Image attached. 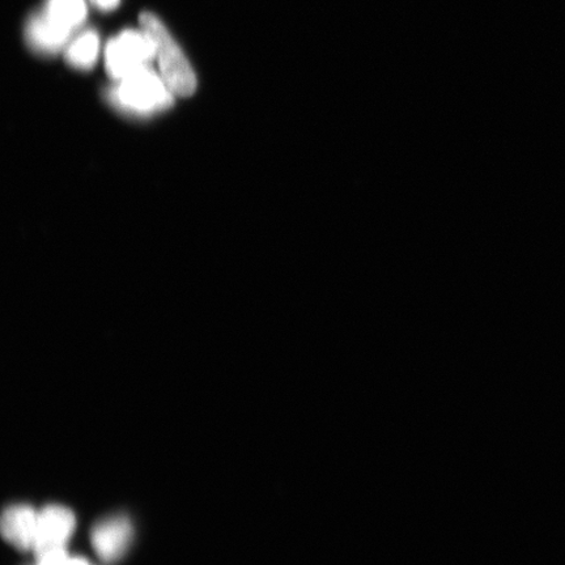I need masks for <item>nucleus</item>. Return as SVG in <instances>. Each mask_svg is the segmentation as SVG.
Wrapping results in <instances>:
<instances>
[{
  "mask_svg": "<svg viewBox=\"0 0 565 565\" xmlns=\"http://www.w3.org/2000/svg\"><path fill=\"white\" fill-rule=\"evenodd\" d=\"M157 58V46L145 30L125 31L108 42L105 49L106 70L116 81H122L137 71L148 67Z\"/></svg>",
  "mask_w": 565,
  "mask_h": 565,
  "instance_id": "20e7f679",
  "label": "nucleus"
},
{
  "mask_svg": "<svg viewBox=\"0 0 565 565\" xmlns=\"http://www.w3.org/2000/svg\"><path fill=\"white\" fill-rule=\"evenodd\" d=\"M110 95L119 108L139 116L167 109L174 96L161 75L153 73L150 67L119 81V86Z\"/></svg>",
  "mask_w": 565,
  "mask_h": 565,
  "instance_id": "7ed1b4c3",
  "label": "nucleus"
},
{
  "mask_svg": "<svg viewBox=\"0 0 565 565\" xmlns=\"http://www.w3.org/2000/svg\"><path fill=\"white\" fill-rule=\"evenodd\" d=\"M92 3H94L97 9L103 11H110L116 9V7L119 4V0H92Z\"/></svg>",
  "mask_w": 565,
  "mask_h": 565,
  "instance_id": "9d476101",
  "label": "nucleus"
},
{
  "mask_svg": "<svg viewBox=\"0 0 565 565\" xmlns=\"http://www.w3.org/2000/svg\"><path fill=\"white\" fill-rule=\"evenodd\" d=\"M76 519L73 511L62 505H46L39 511L38 533L32 553L35 561L46 555L67 551L73 539Z\"/></svg>",
  "mask_w": 565,
  "mask_h": 565,
  "instance_id": "39448f33",
  "label": "nucleus"
},
{
  "mask_svg": "<svg viewBox=\"0 0 565 565\" xmlns=\"http://www.w3.org/2000/svg\"><path fill=\"white\" fill-rule=\"evenodd\" d=\"M100 40L95 31L83 32L70 42L66 49V61L71 66L88 70L95 65Z\"/></svg>",
  "mask_w": 565,
  "mask_h": 565,
  "instance_id": "6e6552de",
  "label": "nucleus"
},
{
  "mask_svg": "<svg viewBox=\"0 0 565 565\" xmlns=\"http://www.w3.org/2000/svg\"><path fill=\"white\" fill-rule=\"evenodd\" d=\"M140 24L151 35L157 46L160 75L169 89L177 96H190L196 88L194 70L190 66L186 56L168 32L160 19L150 12L141 13Z\"/></svg>",
  "mask_w": 565,
  "mask_h": 565,
  "instance_id": "f03ea898",
  "label": "nucleus"
},
{
  "mask_svg": "<svg viewBox=\"0 0 565 565\" xmlns=\"http://www.w3.org/2000/svg\"><path fill=\"white\" fill-rule=\"evenodd\" d=\"M38 565H92L88 561L84 559L81 556H70L67 551H61V553H55L51 555H46L41 557L38 561Z\"/></svg>",
  "mask_w": 565,
  "mask_h": 565,
  "instance_id": "1a4fd4ad",
  "label": "nucleus"
},
{
  "mask_svg": "<svg viewBox=\"0 0 565 565\" xmlns=\"http://www.w3.org/2000/svg\"><path fill=\"white\" fill-rule=\"evenodd\" d=\"M39 511L26 504L7 508L0 521L3 539L20 551H33Z\"/></svg>",
  "mask_w": 565,
  "mask_h": 565,
  "instance_id": "0eeeda50",
  "label": "nucleus"
},
{
  "mask_svg": "<svg viewBox=\"0 0 565 565\" xmlns=\"http://www.w3.org/2000/svg\"><path fill=\"white\" fill-rule=\"evenodd\" d=\"M87 18L86 0H46L44 9L28 20L25 39L35 53L62 51Z\"/></svg>",
  "mask_w": 565,
  "mask_h": 565,
  "instance_id": "f257e3e1",
  "label": "nucleus"
},
{
  "mask_svg": "<svg viewBox=\"0 0 565 565\" xmlns=\"http://www.w3.org/2000/svg\"><path fill=\"white\" fill-rule=\"evenodd\" d=\"M132 535V525L126 515H111L92 527L90 543L103 562L115 563L121 559L130 547Z\"/></svg>",
  "mask_w": 565,
  "mask_h": 565,
  "instance_id": "423d86ee",
  "label": "nucleus"
}]
</instances>
